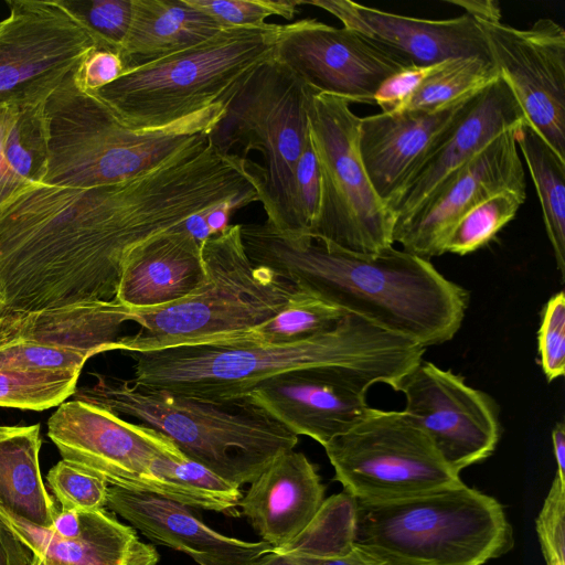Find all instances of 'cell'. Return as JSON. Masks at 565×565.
<instances>
[{
  "instance_id": "cell-20",
  "label": "cell",
  "mask_w": 565,
  "mask_h": 565,
  "mask_svg": "<svg viewBox=\"0 0 565 565\" xmlns=\"http://www.w3.org/2000/svg\"><path fill=\"white\" fill-rule=\"evenodd\" d=\"M334 15L355 30L406 56L414 66L458 57L491 61L478 22L467 13L445 20L418 19L382 11L350 0H299Z\"/></svg>"
},
{
  "instance_id": "cell-37",
  "label": "cell",
  "mask_w": 565,
  "mask_h": 565,
  "mask_svg": "<svg viewBox=\"0 0 565 565\" xmlns=\"http://www.w3.org/2000/svg\"><path fill=\"white\" fill-rule=\"evenodd\" d=\"M225 28H253L278 15L291 20L299 13V0H186Z\"/></svg>"
},
{
  "instance_id": "cell-3",
  "label": "cell",
  "mask_w": 565,
  "mask_h": 565,
  "mask_svg": "<svg viewBox=\"0 0 565 565\" xmlns=\"http://www.w3.org/2000/svg\"><path fill=\"white\" fill-rule=\"evenodd\" d=\"M425 351L416 342L345 313L329 331L292 343L238 340L128 353L135 361L130 382L139 386L234 405L274 375L312 367L352 370L396 391Z\"/></svg>"
},
{
  "instance_id": "cell-47",
  "label": "cell",
  "mask_w": 565,
  "mask_h": 565,
  "mask_svg": "<svg viewBox=\"0 0 565 565\" xmlns=\"http://www.w3.org/2000/svg\"><path fill=\"white\" fill-rule=\"evenodd\" d=\"M552 445L554 457L556 460L557 471L556 476L565 481V425L564 422H558L552 429Z\"/></svg>"
},
{
  "instance_id": "cell-14",
  "label": "cell",
  "mask_w": 565,
  "mask_h": 565,
  "mask_svg": "<svg viewBox=\"0 0 565 565\" xmlns=\"http://www.w3.org/2000/svg\"><path fill=\"white\" fill-rule=\"evenodd\" d=\"M273 57L313 92L351 103H374L382 83L414 66L395 50L348 28L316 19L280 25Z\"/></svg>"
},
{
  "instance_id": "cell-16",
  "label": "cell",
  "mask_w": 565,
  "mask_h": 565,
  "mask_svg": "<svg viewBox=\"0 0 565 565\" xmlns=\"http://www.w3.org/2000/svg\"><path fill=\"white\" fill-rule=\"evenodd\" d=\"M396 391L405 397V414L457 473L495 450L501 434L499 408L461 375L422 360Z\"/></svg>"
},
{
  "instance_id": "cell-22",
  "label": "cell",
  "mask_w": 565,
  "mask_h": 565,
  "mask_svg": "<svg viewBox=\"0 0 565 565\" xmlns=\"http://www.w3.org/2000/svg\"><path fill=\"white\" fill-rule=\"evenodd\" d=\"M0 520L32 551V565H128L146 545L136 530L104 509L60 510L41 527L0 510Z\"/></svg>"
},
{
  "instance_id": "cell-28",
  "label": "cell",
  "mask_w": 565,
  "mask_h": 565,
  "mask_svg": "<svg viewBox=\"0 0 565 565\" xmlns=\"http://www.w3.org/2000/svg\"><path fill=\"white\" fill-rule=\"evenodd\" d=\"M45 100L0 99V210L46 175Z\"/></svg>"
},
{
  "instance_id": "cell-19",
  "label": "cell",
  "mask_w": 565,
  "mask_h": 565,
  "mask_svg": "<svg viewBox=\"0 0 565 565\" xmlns=\"http://www.w3.org/2000/svg\"><path fill=\"white\" fill-rule=\"evenodd\" d=\"M523 121V110L500 75L470 99L460 116L385 201L395 226L405 222L448 177L490 141Z\"/></svg>"
},
{
  "instance_id": "cell-35",
  "label": "cell",
  "mask_w": 565,
  "mask_h": 565,
  "mask_svg": "<svg viewBox=\"0 0 565 565\" xmlns=\"http://www.w3.org/2000/svg\"><path fill=\"white\" fill-rule=\"evenodd\" d=\"M83 24L98 50L119 54L128 34L132 0H61Z\"/></svg>"
},
{
  "instance_id": "cell-9",
  "label": "cell",
  "mask_w": 565,
  "mask_h": 565,
  "mask_svg": "<svg viewBox=\"0 0 565 565\" xmlns=\"http://www.w3.org/2000/svg\"><path fill=\"white\" fill-rule=\"evenodd\" d=\"M313 90L273 56L253 70L225 102V113L209 132L222 153L241 147L243 158L262 153L259 196L267 222L298 236L294 215L295 171L308 143V104Z\"/></svg>"
},
{
  "instance_id": "cell-4",
  "label": "cell",
  "mask_w": 565,
  "mask_h": 565,
  "mask_svg": "<svg viewBox=\"0 0 565 565\" xmlns=\"http://www.w3.org/2000/svg\"><path fill=\"white\" fill-rule=\"evenodd\" d=\"M76 71L44 104L47 171L42 184L93 188L126 181L206 138L225 113L223 103L169 127L135 129L83 90Z\"/></svg>"
},
{
  "instance_id": "cell-36",
  "label": "cell",
  "mask_w": 565,
  "mask_h": 565,
  "mask_svg": "<svg viewBox=\"0 0 565 565\" xmlns=\"http://www.w3.org/2000/svg\"><path fill=\"white\" fill-rule=\"evenodd\" d=\"M46 482L62 511L92 512L106 507L109 484L82 466L62 459L50 469Z\"/></svg>"
},
{
  "instance_id": "cell-10",
  "label": "cell",
  "mask_w": 565,
  "mask_h": 565,
  "mask_svg": "<svg viewBox=\"0 0 565 565\" xmlns=\"http://www.w3.org/2000/svg\"><path fill=\"white\" fill-rule=\"evenodd\" d=\"M360 118L345 99L310 95L309 135L321 192L318 215L307 236L355 253H376L393 246L395 220L361 159Z\"/></svg>"
},
{
  "instance_id": "cell-44",
  "label": "cell",
  "mask_w": 565,
  "mask_h": 565,
  "mask_svg": "<svg viewBox=\"0 0 565 565\" xmlns=\"http://www.w3.org/2000/svg\"><path fill=\"white\" fill-rule=\"evenodd\" d=\"M278 553L285 554L297 565H382L355 542L338 552L323 556H307L284 552Z\"/></svg>"
},
{
  "instance_id": "cell-48",
  "label": "cell",
  "mask_w": 565,
  "mask_h": 565,
  "mask_svg": "<svg viewBox=\"0 0 565 565\" xmlns=\"http://www.w3.org/2000/svg\"><path fill=\"white\" fill-rule=\"evenodd\" d=\"M256 565H297L292 559H290L285 554L275 552L273 550L271 553L264 556Z\"/></svg>"
},
{
  "instance_id": "cell-12",
  "label": "cell",
  "mask_w": 565,
  "mask_h": 565,
  "mask_svg": "<svg viewBox=\"0 0 565 565\" xmlns=\"http://www.w3.org/2000/svg\"><path fill=\"white\" fill-rule=\"evenodd\" d=\"M47 436L62 459L93 471L109 486L186 505L177 489L157 478L162 459L185 457L158 430L75 398L58 405L50 416Z\"/></svg>"
},
{
  "instance_id": "cell-33",
  "label": "cell",
  "mask_w": 565,
  "mask_h": 565,
  "mask_svg": "<svg viewBox=\"0 0 565 565\" xmlns=\"http://www.w3.org/2000/svg\"><path fill=\"white\" fill-rule=\"evenodd\" d=\"M525 196L526 192L507 190L472 207L451 228L444 253L462 256L488 244L514 218Z\"/></svg>"
},
{
  "instance_id": "cell-6",
  "label": "cell",
  "mask_w": 565,
  "mask_h": 565,
  "mask_svg": "<svg viewBox=\"0 0 565 565\" xmlns=\"http://www.w3.org/2000/svg\"><path fill=\"white\" fill-rule=\"evenodd\" d=\"M355 543L382 565H484L513 547V531L497 499L461 483L356 500Z\"/></svg>"
},
{
  "instance_id": "cell-21",
  "label": "cell",
  "mask_w": 565,
  "mask_h": 565,
  "mask_svg": "<svg viewBox=\"0 0 565 565\" xmlns=\"http://www.w3.org/2000/svg\"><path fill=\"white\" fill-rule=\"evenodd\" d=\"M106 507L151 542L179 551L198 565H256L274 547L224 535L190 507L160 495L108 487Z\"/></svg>"
},
{
  "instance_id": "cell-30",
  "label": "cell",
  "mask_w": 565,
  "mask_h": 565,
  "mask_svg": "<svg viewBox=\"0 0 565 565\" xmlns=\"http://www.w3.org/2000/svg\"><path fill=\"white\" fill-rule=\"evenodd\" d=\"M516 145L529 168L541 204L547 238L557 269L565 277V160L525 121L516 129Z\"/></svg>"
},
{
  "instance_id": "cell-25",
  "label": "cell",
  "mask_w": 565,
  "mask_h": 565,
  "mask_svg": "<svg viewBox=\"0 0 565 565\" xmlns=\"http://www.w3.org/2000/svg\"><path fill=\"white\" fill-rule=\"evenodd\" d=\"M202 245L185 227L141 245L126 259L115 298L129 308H153L196 292L207 280Z\"/></svg>"
},
{
  "instance_id": "cell-40",
  "label": "cell",
  "mask_w": 565,
  "mask_h": 565,
  "mask_svg": "<svg viewBox=\"0 0 565 565\" xmlns=\"http://www.w3.org/2000/svg\"><path fill=\"white\" fill-rule=\"evenodd\" d=\"M535 524L546 565H565V481L557 476Z\"/></svg>"
},
{
  "instance_id": "cell-38",
  "label": "cell",
  "mask_w": 565,
  "mask_h": 565,
  "mask_svg": "<svg viewBox=\"0 0 565 565\" xmlns=\"http://www.w3.org/2000/svg\"><path fill=\"white\" fill-rule=\"evenodd\" d=\"M88 359L76 351L34 341L0 344V365L19 370L81 373Z\"/></svg>"
},
{
  "instance_id": "cell-41",
  "label": "cell",
  "mask_w": 565,
  "mask_h": 565,
  "mask_svg": "<svg viewBox=\"0 0 565 565\" xmlns=\"http://www.w3.org/2000/svg\"><path fill=\"white\" fill-rule=\"evenodd\" d=\"M320 192L319 166L309 139L295 171L294 215L298 236H307L315 224L319 211Z\"/></svg>"
},
{
  "instance_id": "cell-26",
  "label": "cell",
  "mask_w": 565,
  "mask_h": 565,
  "mask_svg": "<svg viewBox=\"0 0 565 565\" xmlns=\"http://www.w3.org/2000/svg\"><path fill=\"white\" fill-rule=\"evenodd\" d=\"M126 321H129V308L116 298L13 312L0 316V344L34 341L92 358L115 349Z\"/></svg>"
},
{
  "instance_id": "cell-1",
  "label": "cell",
  "mask_w": 565,
  "mask_h": 565,
  "mask_svg": "<svg viewBox=\"0 0 565 565\" xmlns=\"http://www.w3.org/2000/svg\"><path fill=\"white\" fill-rule=\"evenodd\" d=\"M207 206L180 154L114 184L26 190L0 210V316L113 300L135 249Z\"/></svg>"
},
{
  "instance_id": "cell-24",
  "label": "cell",
  "mask_w": 565,
  "mask_h": 565,
  "mask_svg": "<svg viewBox=\"0 0 565 565\" xmlns=\"http://www.w3.org/2000/svg\"><path fill=\"white\" fill-rule=\"evenodd\" d=\"M473 96L433 111L407 109L360 118L361 159L374 190L384 202Z\"/></svg>"
},
{
  "instance_id": "cell-27",
  "label": "cell",
  "mask_w": 565,
  "mask_h": 565,
  "mask_svg": "<svg viewBox=\"0 0 565 565\" xmlns=\"http://www.w3.org/2000/svg\"><path fill=\"white\" fill-rule=\"evenodd\" d=\"M223 29L186 0H132L130 28L119 51L125 72L198 45Z\"/></svg>"
},
{
  "instance_id": "cell-32",
  "label": "cell",
  "mask_w": 565,
  "mask_h": 565,
  "mask_svg": "<svg viewBox=\"0 0 565 565\" xmlns=\"http://www.w3.org/2000/svg\"><path fill=\"white\" fill-rule=\"evenodd\" d=\"M499 76L493 62L481 57L437 63L413 95L407 109L433 111L446 108L481 92Z\"/></svg>"
},
{
  "instance_id": "cell-29",
  "label": "cell",
  "mask_w": 565,
  "mask_h": 565,
  "mask_svg": "<svg viewBox=\"0 0 565 565\" xmlns=\"http://www.w3.org/2000/svg\"><path fill=\"white\" fill-rule=\"evenodd\" d=\"M41 445L40 424L0 425V510L33 525L51 527L60 508L42 479Z\"/></svg>"
},
{
  "instance_id": "cell-18",
  "label": "cell",
  "mask_w": 565,
  "mask_h": 565,
  "mask_svg": "<svg viewBox=\"0 0 565 565\" xmlns=\"http://www.w3.org/2000/svg\"><path fill=\"white\" fill-rule=\"evenodd\" d=\"M518 127L500 134L448 177L405 222L394 227L393 242L429 260L445 254L451 228L472 207L507 190L526 192L516 145Z\"/></svg>"
},
{
  "instance_id": "cell-43",
  "label": "cell",
  "mask_w": 565,
  "mask_h": 565,
  "mask_svg": "<svg viewBox=\"0 0 565 565\" xmlns=\"http://www.w3.org/2000/svg\"><path fill=\"white\" fill-rule=\"evenodd\" d=\"M124 73V64L117 52L95 49L81 63L74 77L83 90L95 93L115 82Z\"/></svg>"
},
{
  "instance_id": "cell-2",
  "label": "cell",
  "mask_w": 565,
  "mask_h": 565,
  "mask_svg": "<svg viewBox=\"0 0 565 565\" xmlns=\"http://www.w3.org/2000/svg\"><path fill=\"white\" fill-rule=\"evenodd\" d=\"M249 259L372 324L427 348L459 331L469 291L427 259L393 246L355 253L309 236L280 233L267 221L241 224Z\"/></svg>"
},
{
  "instance_id": "cell-23",
  "label": "cell",
  "mask_w": 565,
  "mask_h": 565,
  "mask_svg": "<svg viewBox=\"0 0 565 565\" xmlns=\"http://www.w3.org/2000/svg\"><path fill=\"white\" fill-rule=\"evenodd\" d=\"M249 484L238 504L239 515L274 548L301 534L324 502L317 466L295 450L278 456Z\"/></svg>"
},
{
  "instance_id": "cell-42",
  "label": "cell",
  "mask_w": 565,
  "mask_h": 565,
  "mask_svg": "<svg viewBox=\"0 0 565 565\" xmlns=\"http://www.w3.org/2000/svg\"><path fill=\"white\" fill-rule=\"evenodd\" d=\"M434 65L411 66L386 78L374 96V103L380 106L381 113L406 110L413 95L428 76Z\"/></svg>"
},
{
  "instance_id": "cell-17",
  "label": "cell",
  "mask_w": 565,
  "mask_h": 565,
  "mask_svg": "<svg viewBox=\"0 0 565 565\" xmlns=\"http://www.w3.org/2000/svg\"><path fill=\"white\" fill-rule=\"evenodd\" d=\"M374 384L371 376L348 369H301L265 380L241 403L326 446L369 413L365 396Z\"/></svg>"
},
{
  "instance_id": "cell-5",
  "label": "cell",
  "mask_w": 565,
  "mask_h": 565,
  "mask_svg": "<svg viewBox=\"0 0 565 565\" xmlns=\"http://www.w3.org/2000/svg\"><path fill=\"white\" fill-rule=\"evenodd\" d=\"M96 376L95 385L75 390L76 399L140 420L168 437L186 458L239 488L298 444L297 435L244 403L213 404L130 380Z\"/></svg>"
},
{
  "instance_id": "cell-46",
  "label": "cell",
  "mask_w": 565,
  "mask_h": 565,
  "mask_svg": "<svg viewBox=\"0 0 565 565\" xmlns=\"http://www.w3.org/2000/svg\"><path fill=\"white\" fill-rule=\"evenodd\" d=\"M448 3L461 7L477 21H501V10L499 3L492 0H459L448 1Z\"/></svg>"
},
{
  "instance_id": "cell-31",
  "label": "cell",
  "mask_w": 565,
  "mask_h": 565,
  "mask_svg": "<svg viewBox=\"0 0 565 565\" xmlns=\"http://www.w3.org/2000/svg\"><path fill=\"white\" fill-rule=\"evenodd\" d=\"M345 313L316 294L296 287L274 317L224 341L244 340L268 344L298 342L334 328Z\"/></svg>"
},
{
  "instance_id": "cell-15",
  "label": "cell",
  "mask_w": 565,
  "mask_h": 565,
  "mask_svg": "<svg viewBox=\"0 0 565 565\" xmlns=\"http://www.w3.org/2000/svg\"><path fill=\"white\" fill-rule=\"evenodd\" d=\"M477 22L526 122L565 160V30L550 18L527 29Z\"/></svg>"
},
{
  "instance_id": "cell-13",
  "label": "cell",
  "mask_w": 565,
  "mask_h": 565,
  "mask_svg": "<svg viewBox=\"0 0 565 565\" xmlns=\"http://www.w3.org/2000/svg\"><path fill=\"white\" fill-rule=\"evenodd\" d=\"M0 21V99L40 100L97 49L61 0H10Z\"/></svg>"
},
{
  "instance_id": "cell-7",
  "label": "cell",
  "mask_w": 565,
  "mask_h": 565,
  "mask_svg": "<svg viewBox=\"0 0 565 565\" xmlns=\"http://www.w3.org/2000/svg\"><path fill=\"white\" fill-rule=\"evenodd\" d=\"M207 280L196 292L153 308H129L140 331L121 337L114 350L142 352L218 342L237 337L274 317L296 286L248 257L241 224L202 245Z\"/></svg>"
},
{
  "instance_id": "cell-39",
  "label": "cell",
  "mask_w": 565,
  "mask_h": 565,
  "mask_svg": "<svg viewBox=\"0 0 565 565\" xmlns=\"http://www.w3.org/2000/svg\"><path fill=\"white\" fill-rule=\"evenodd\" d=\"M540 364L548 382L565 373V295H553L542 310L537 331Z\"/></svg>"
},
{
  "instance_id": "cell-45",
  "label": "cell",
  "mask_w": 565,
  "mask_h": 565,
  "mask_svg": "<svg viewBox=\"0 0 565 565\" xmlns=\"http://www.w3.org/2000/svg\"><path fill=\"white\" fill-rule=\"evenodd\" d=\"M32 551L0 520V565H32Z\"/></svg>"
},
{
  "instance_id": "cell-11",
  "label": "cell",
  "mask_w": 565,
  "mask_h": 565,
  "mask_svg": "<svg viewBox=\"0 0 565 565\" xmlns=\"http://www.w3.org/2000/svg\"><path fill=\"white\" fill-rule=\"evenodd\" d=\"M323 448L335 480L356 500H399L463 483L404 411L371 407Z\"/></svg>"
},
{
  "instance_id": "cell-34",
  "label": "cell",
  "mask_w": 565,
  "mask_h": 565,
  "mask_svg": "<svg viewBox=\"0 0 565 565\" xmlns=\"http://www.w3.org/2000/svg\"><path fill=\"white\" fill-rule=\"evenodd\" d=\"M79 374L0 365V406L38 412L58 406L74 394Z\"/></svg>"
},
{
  "instance_id": "cell-8",
  "label": "cell",
  "mask_w": 565,
  "mask_h": 565,
  "mask_svg": "<svg viewBox=\"0 0 565 565\" xmlns=\"http://www.w3.org/2000/svg\"><path fill=\"white\" fill-rule=\"evenodd\" d=\"M280 25L225 28L198 45L126 71L94 94L131 128L169 127L225 103L273 56Z\"/></svg>"
}]
</instances>
